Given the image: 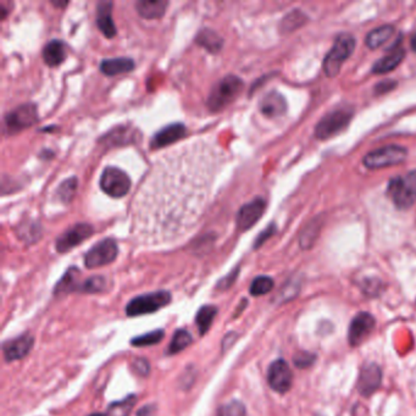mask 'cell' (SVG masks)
Here are the masks:
<instances>
[{"instance_id":"3957f363","label":"cell","mask_w":416,"mask_h":416,"mask_svg":"<svg viewBox=\"0 0 416 416\" xmlns=\"http://www.w3.org/2000/svg\"><path fill=\"white\" fill-rule=\"evenodd\" d=\"M387 196L397 208L409 209L416 203V170L404 176L392 178L387 188Z\"/></svg>"},{"instance_id":"52a82bcc","label":"cell","mask_w":416,"mask_h":416,"mask_svg":"<svg viewBox=\"0 0 416 416\" xmlns=\"http://www.w3.org/2000/svg\"><path fill=\"white\" fill-rule=\"evenodd\" d=\"M408 155V150L401 146H387L379 148L376 150L366 154L363 163L366 168L375 170V168H390L393 165L403 163Z\"/></svg>"},{"instance_id":"b9f144b4","label":"cell","mask_w":416,"mask_h":416,"mask_svg":"<svg viewBox=\"0 0 416 416\" xmlns=\"http://www.w3.org/2000/svg\"><path fill=\"white\" fill-rule=\"evenodd\" d=\"M410 46L411 49H413L414 51H416V33L414 35V36H413V38H411Z\"/></svg>"},{"instance_id":"4316f807","label":"cell","mask_w":416,"mask_h":416,"mask_svg":"<svg viewBox=\"0 0 416 416\" xmlns=\"http://www.w3.org/2000/svg\"><path fill=\"white\" fill-rule=\"evenodd\" d=\"M216 315H218V308L214 305H203L197 311L196 324L198 326L199 335L204 336L210 330Z\"/></svg>"},{"instance_id":"ffe728a7","label":"cell","mask_w":416,"mask_h":416,"mask_svg":"<svg viewBox=\"0 0 416 416\" xmlns=\"http://www.w3.org/2000/svg\"><path fill=\"white\" fill-rule=\"evenodd\" d=\"M82 282H80V270L76 268H70L65 275L61 277L60 281L56 284L54 288V295L58 297L70 295L72 292H80Z\"/></svg>"},{"instance_id":"7bdbcfd3","label":"cell","mask_w":416,"mask_h":416,"mask_svg":"<svg viewBox=\"0 0 416 416\" xmlns=\"http://www.w3.org/2000/svg\"><path fill=\"white\" fill-rule=\"evenodd\" d=\"M53 6H58V8H62V6H67V3H55V1H53Z\"/></svg>"},{"instance_id":"f35d334b","label":"cell","mask_w":416,"mask_h":416,"mask_svg":"<svg viewBox=\"0 0 416 416\" xmlns=\"http://www.w3.org/2000/svg\"><path fill=\"white\" fill-rule=\"evenodd\" d=\"M397 86L396 81H392V80H385V81L380 82L379 85L375 86V93L377 96H382L385 93L391 92L392 89H395Z\"/></svg>"},{"instance_id":"2e32d148","label":"cell","mask_w":416,"mask_h":416,"mask_svg":"<svg viewBox=\"0 0 416 416\" xmlns=\"http://www.w3.org/2000/svg\"><path fill=\"white\" fill-rule=\"evenodd\" d=\"M382 371L376 364H366L363 366L358 380V391L364 397L374 395L381 386Z\"/></svg>"},{"instance_id":"ee69618b","label":"cell","mask_w":416,"mask_h":416,"mask_svg":"<svg viewBox=\"0 0 416 416\" xmlns=\"http://www.w3.org/2000/svg\"><path fill=\"white\" fill-rule=\"evenodd\" d=\"M87 416H105V414H102V413H94V414H91V415Z\"/></svg>"},{"instance_id":"d590c367","label":"cell","mask_w":416,"mask_h":416,"mask_svg":"<svg viewBox=\"0 0 416 416\" xmlns=\"http://www.w3.org/2000/svg\"><path fill=\"white\" fill-rule=\"evenodd\" d=\"M247 410L243 403L239 401H232L221 406L218 410V416H245Z\"/></svg>"},{"instance_id":"cb8c5ba5","label":"cell","mask_w":416,"mask_h":416,"mask_svg":"<svg viewBox=\"0 0 416 416\" xmlns=\"http://www.w3.org/2000/svg\"><path fill=\"white\" fill-rule=\"evenodd\" d=\"M168 6V1L165 0H141L136 4V9L142 17L152 20L164 16Z\"/></svg>"},{"instance_id":"5b68a950","label":"cell","mask_w":416,"mask_h":416,"mask_svg":"<svg viewBox=\"0 0 416 416\" xmlns=\"http://www.w3.org/2000/svg\"><path fill=\"white\" fill-rule=\"evenodd\" d=\"M171 293L168 291H157L146 295H137L126 305V315L130 318L157 313L171 303Z\"/></svg>"},{"instance_id":"4fadbf2b","label":"cell","mask_w":416,"mask_h":416,"mask_svg":"<svg viewBox=\"0 0 416 416\" xmlns=\"http://www.w3.org/2000/svg\"><path fill=\"white\" fill-rule=\"evenodd\" d=\"M375 318L370 313H359L354 316V319L350 322L349 330H348V340L349 345L358 347L371 335V332L375 329Z\"/></svg>"},{"instance_id":"f546056e","label":"cell","mask_w":416,"mask_h":416,"mask_svg":"<svg viewBox=\"0 0 416 416\" xmlns=\"http://www.w3.org/2000/svg\"><path fill=\"white\" fill-rule=\"evenodd\" d=\"M321 226H322V223H321V218H314L311 223L305 226V229H303L300 239L302 248L309 249L315 243V241L319 237Z\"/></svg>"},{"instance_id":"30bf717a","label":"cell","mask_w":416,"mask_h":416,"mask_svg":"<svg viewBox=\"0 0 416 416\" xmlns=\"http://www.w3.org/2000/svg\"><path fill=\"white\" fill-rule=\"evenodd\" d=\"M119 248L112 239H102L94 244L85 255V265L87 269H96L104 265L112 264L116 259Z\"/></svg>"},{"instance_id":"d6a6232c","label":"cell","mask_w":416,"mask_h":416,"mask_svg":"<svg viewBox=\"0 0 416 416\" xmlns=\"http://www.w3.org/2000/svg\"><path fill=\"white\" fill-rule=\"evenodd\" d=\"M306 22V16L300 10H295L290 12L281 22V30L284 32H292Z\"/></svg>"},{"instance_id":"74e56055","label":"cell","mask_w":416,"mask_h":416,"mask_svg":"<svg viewBox=\"0 0 416 416\" xmlns=\"http://www.w3.org/2000/svg\"><path fill=\"white\" fill-rule=\"evenodd\" d=\"M132 369L135 372H137L138 375L148 376L150 372V364L147 359H143V358H138L136 361H133Z\"/></svg>"},{"instance_id":"603a6c76","label":"cell","mask_w":416,"mask_h":416,"mask_svg":"<svg viewBox=\"0 0 416 416\" xmlns=\"http://www.w3.org/2000/svg\"><path fill=\"white\" fill-rule=\"evenodd\" d=\"M135 65V61L130 58H112L101 62V71L107 76H116L120 73L132 71Z\"/></svg>"},{"instance_id":"d4e9b609","label":"cell","mask_w":416,"mask_h":416,"mask_svg":"<svg viewBox=\"0 0 416 416\" xmlns=\"http://www.w3.org/2000/svg\"><path fill=\"white\" fill-rule=\"evenodd\" d=\"M196 42L210 53H218L221 51L223 46V38L220 37L218 32H215L211 28H203L199 31L198 35L196 37Z\"/></svg>"},{"instance_id":"8fae6325","label":"cell","mask_w":416,"mask_h":416,"mask_svg":"<svg viewBox=\"0 0 416 416\" xmlns=\"http://www.w3.org/2000/svg\"><path fill=\"white\" fill-rule=\"evenodd\" d=\"M268 382L269 386L277 393L284 395L290 391L293 382V374L284 359H277L271 363L268 370Z\"/></svg>"},{"instance_id":"ac0fdd59","label":"cell","mask_w":416,"mask_h":416,"mask_svg":"<svg viewBox=\"0 0 416 416\" xmlns=\"http://www.w3.org/2000/svg\"><path fill=\"white\" fill-rule=\"evenodd\" d=\"M260 110L268 117H279L287 112V102L279 92H270L260 102Z\"/></svg>"},{"instance_id":"8d00e7d4","label":"cell","mask_w":416,"mask_h":416,"mask_svg":"<svg viewBox=\"0 0 416 416\" xmlns=\"http://www.w3.org/2000/svg\"><path fill=\"white\" fill-rule=\"evenodd\" d=\"M316 361V356L314 354H311L309 352H300L295 354L293 358L295 361V365L300 369H306L314 364Z\"/></svg>"},{"instance_id":"9a60e30c","label":"cell","mask_w":416,"mask_h":416,"mask_svg":"<svg viewBox=\"0 0 416 416\" xmlns=\"http://www.w3.org/2000/svg\"><path fill=\"white\" fill-rule=\"evenodd\" d=\"M35 345V338L31 335H22L14 340H6L3 345V354L8 363L20 361L25 358Z\"/></svg>"},{"instance_id":"e575fe53","label":"cell","mask_w":416,"mask_h":416,"mask_svg":"<svg viewBox=\"0 0 416 416\" xmlns=\"http://www.w3.org/2000/svg\"><path fill=\"white\" fill-rule=\"evenodd\" d=\"M76 177L67 178L64 182L61 183L60 186H59V189H58V193H59V198L61 199V202L70 203L73 194L76 192Z\"/></svg>"},{"instance_id":"836d02e7","label":"cell","mask_w":416,"mask_h":416,"mask_svg":"<svg viewBox=\"0 0 416 416\" xmlns=\"http://www.w3.org/2000/svg\"><path fill=\"white\" fill-rule=\"evenodd\" d=\"M107 290V281L102 276H93L82 282L81 290L80 292L83 293H101L103 291Z\"/></svg>"},{"instance_id":"e0dca14e","label":"cell","mask_w":416,"mask_h":416,"mask_svg":"<svg viewBox=\"0 0 416 416\" xmlns=\"http://www.w3.org/2000/svg\"><path fill=\"white\" fill-rule=\"evenodd\" d=\"M186 133H187V128L183 123H171L154 135V137L150 141V147L153 149L168 147L182 139L186 136Z\"/></svg>"},{"instance_id":"7402d4cb","label":"cell","mask_w":416,"mask_h":416,"mask_svg":"<svg viewBox=\"0 0 416 416\" xmlns=\"http://www.w3.org/2000/svg\"><path fill=\"white\" fill-rule=\"evenodd\" d=\"M404 56H406L404 49H401V48L391 49L387 55L382 56L380 60L375 62V65L372 67V72L376 75H385V73L393 71L396 67L401 65Z\"/></svg>"},{"instance_id":"44dd1931","label":"cell","mask_w":416,"mask_h":416,"mask_svg":"<svg viewBox=\"0 0 416 416\" xmlns=\"http://www.w3.org/2000/svg\"><path fill=\"white\" fill-rule=\"evenodd\" d=\"M67 55V46L59 40H53L43 48V60L48 67H59L65 61Z\"/></svg>"},{"instance_id":"7a4b0ae2","label":"cell","mask_w":416,"mask_h":416,"mask_svg":"<svg viewBox=\"0 0 416 416\" xmlns=\"http://www.w3.org/2000/svg\"><path fill=\"white\" fill-rule=\"evenodd\" d=\"M244 83L239 76L227 75L214 86L209 94L207 105L210 112H221L234 102L243 89Z\"/></svg>"},{"instance_id":"5bb4252c","label":"cell","mask_w":416,"mask_h":416,"mask_svg":"<svg viewBox=\"0 0 416 416\" xmlns=\"http://www.w3.org/2000/svg\"><path fill=\"white\" fill-rule=\"evenodd\" d=\"M266 209V202L263 198H255L249 203L244 204L239 209L236 223L239 231H247L252 229L255 223L259 221Z\"/></svg>"},{"instance_id":"8992f818","label":"cell","mask_w":416,"mask_h":416,"mask_svg":"<svg viewBox=\"0 0 416 416\" xmlns=\"http://www.w3.org/2000/svg\"><path fill=\"white\" fill-rule=\"evenodd\" d=\"M354 115L352 107H336L332 112L326 114L315 127V137L319 139H329L342 132L347 128Z\"/></svg>"},{"instance_id":"7c38bea8","label":"cell","mask_w":416,"mask_h":416,"mask_svg":"<svg viewBox=\"0 0 416 416\" xmlns=\"http://www.w3.org/2000/svg\"><path fill=\"white\" fill-rule=\"evenodd\" d=\"M94 232V229L89 223H76L71 229H67L60 237H58L55 242V248L59 253H67L72 248H75L83 241L89 239Z\"/></svg>"},{"instance_id":"d6986e66","label":"cell","mask_w":416,"mask_h":416,"mask_svg":"<svg viewBox=\"0 0 416 416\" xmlns=\"http://www.w3.org/2000/svg\"><path fill=\"white\" fill-rule=\"evenodd\" d=\"M112 3L101 1L97 6V25L103 35L107 38H112L116 35V27L112 21Z\"/></svg>"},{"instance_id":"f1b7e54d","label":"cell","mask_w":416,"mask_h":416,"mask_svg":"<svg viewBox=\"0 0 416 416\" xmlns=\"http://www.w3.org/2000/svg\"><path fill=\"white\" fill-rule=\"evenodd\" d=\"M137 403V397L135 395H130L122 401H114L110 406H107V411L104 413L105 416H130L131 411Z\"/></svg>"},{"instance_id":"1f68e13d","label":"cell","mask_w":416,"mask_h":416,"mask_svg":"<svg viewBox=\"0 0 416 416\" xmlns=\"http://www.w3.org/2000/svg\"><path fill=\"white\" fill-rule=\"evenodd\" d=\"M274 279L269 277V276H258L250 284L249 292L254 297L268 295L274 288Z\"/></svg>"},{"instance_id":"ba28073f","label":"cell","mask_w":416,"mask_h":416,"mask_svg":"<svg viewBox=\"0 0 416 416\" xmlns=\"http://www.w3.org/2000/svg\"><path fill=\"white\" fill-rule=\"evenodd\" d=\"M131 178L121 168H114V166H107L104 168L101 180H99V186L102 188L103 192L110 196L112 198H122L125 197L131 188Z\"/></svg>"},{"instance_id":"83f0119b","label":"cell","mask_w":416,"mask_h":416,"mask_svg":"<svg viewBox=\"0 0 416 416\" xmlns=\"http://www.w3.org/2000/svg\"><path fill=\"white\" fill-rule=\"evenodd\" d=\"M193 343V336L189 332V331L184 330V329H180L176 331L173 336V340L168 345V352L166 354L168 356H175L181 353L182 350L186 349L187 347Z\"/></svg>"},{"instance_id":"9c48e42d","label":"cell","mask_w":416,"mask_h":416,"mask_svg":"<svg viewBox=\"0 0 416 416\" xmlns=\"http://www.w3.org/2000/svg\"><path fill=\"white\" fill-rule=\"evenodd\" d=\"M38 121V112L35 104H22L12 112H8L4 119L6 135H16Z\"/></svg>"},{"instance_id":"4dcf8cb0","label":"cell","mask_w":416,"mask_h":416,"mask_svg":"<svg viewBox=\"0 0 416 416\" xmlns=\"http://www.w3.org/2000/svg\"><path fill=\"white\" fill-rule=\"evenodd\" d=\"M165 337L164 330H155L152 332H148L144 335L136 336L131 340V345L133 347H150V345H159Z\"/></svg>"},{"instance_id":"484cf974","label":"cell","mask_w":416,"mask_h":416,"mask_svg":"<svg viewBox=\"0 0 416 416\" xmlns=\"http://www.w3.org/2000/svg\"><path fill=\"white\" fill-rule=\"evenodd\" d=\"M395 35V27L391 25L380 26L367 33L365 38L366 46L370 49H376L383 46Z\"/></svg>"},{"instance_id":"6da1fadb","label":"cell","mask_w":416,"mask_h":416,"mask_svg":"<svg viewBox=\"0 0 416 416\" xmlns=\"http://www.w3.org/2000/svg\"><path fill=\"white\" fill-rule=\"evenodd\" d=\"M223 155L197 141L164 154L133 199V229L144 242H168L198 223Z\"/></svg>"},{"instance_id":"277c9868","label":"cell","mask_w":416,"mask_h":416,"mask_svg":"<svg viewBox=\"0 0 416 416\" xmlns=\"http://www.w3.org/2000/svg\"><path fill=\"white\" fill-rule=\"evenodd\" d=\"M356 49V38L349 33H342L336 38L331 51L324 60V71L329 77L340 73V67Z\"/></svg>"},{"instance_id":"60d3db41","label":"cell","mask_w":416,"mask_h":416,"mask_svg":"<svg viewBox=\"0 0 416 416\" xmlns=\"http://www.w3.org/2000/svg\"><path fill=\"white\" fill-rule=\"evenodd\" d=\"M157 413V406L154 404L143 406L137 411V416H154Z\"/></svg>"},{"instance_id":"ab89813d","label":"cell","mask_w":416,"mask_h":416,"mask_svg":"<svg viewBox=\"0 0 416 416\" xmlns=\"http://www.w3.org/2000/svg\"><path fill=\"white\" fill-rule=\"evenodd\" d=\"M275 232H276V227H275L274 225H271L268 229H265L264 232H261V234H259V237L255 241V245H254V247H255V248H259L260 245L264 244L265 241L269 239Z\"/></svg>"}]
</instances>
